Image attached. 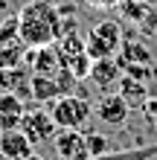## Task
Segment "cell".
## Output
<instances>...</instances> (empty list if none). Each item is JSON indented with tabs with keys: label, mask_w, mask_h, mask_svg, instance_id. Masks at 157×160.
Instances as JSON below:
<instances>
[{
	"label": "cell",
	"mask_w": 157,
	"mask_h": 160,
	"mask_svg": "<svg viewBox=\"0 0 157 160\" xmlns=\"http://www.w3.org/2000/svg\"><path fill=\"white\" fill-rule=\"evenodd\" d=\"M76 88V79L70 76V70L64 67L58 76H32L29 79V90H32V99L41 102V105H50L58 96H67Z\"/></svg>",
	"instance_id": "cell-5"
},
{
	"label": "cell",
	"mask_w": 157,
	"mask_h": 160,
	"mask_svg": "<svg viewBox=\"0 0 157 160\" xmlns=\"http://www.w3.org/2000/svg\"><path fill=\"white\" fill-rule=\"evenodd\" d=\"M29 79H32V73L23 67H6V70H0V90L3 93H17V96H29L32 99V90H29Z\"/></svg>",
	"instance_id": "cell-13"
},
{
	"label": "cell",
	"mask_w": 157,
	"mask_h": 160,
	"mask_svg": "<svg viewBox=\"0 0 157 160\" xmlns=\"http://www.w3.org/2000/svg\"><path fill=\"white\" fill-rule=\"evenodd\" d=\"M17 35L21 41L35 50V47L58 44L64 35V15L52 0H29L17 12Z\"/></svg>",
	"instance_id": "cell-1"
},
{
	"label": "cell",
	"mask_w": 157,
	"mask_h": 160,
	"mask_svg": "<svg viewBox=\"0 0 157 160\" xmlns=\"http://www.w3.org/2000/svg\"><path fill=\"white\" fill-rule=\"evenodd\" d=\"M23 114L26 108L17 93H0V131H17Z\"/></svg>",
	"instance_id": "cell-12"
},
{
	"label": "cell",
	"mask_w": 157,
	"mask_h": 160,
	"mask_svg": "<svg viewBox=\"0 0 157 160\" xmlns=\"http://www.w3.org/2000/svg\"><path fill=\"white\" fill-rule=\"evenodd\" d=\"M140 29L145 35H157V9H149V12H145V18L140 21Z\"/></svg>",
	"instance_id": "cell-20"
},
{
	"label": "cell",
	"mask_w": 157,
	"mask_h": 160,
	"mask_svg": "<svg viewBox=\"0 0 157 160\" xmlns=\"http://www.w3.org/2000/svg\"><path fill=\"white\" fill-rule=\"evenodd\" d=\"M125 35H122V26H119V21H114V18H105V21L93 23L85 35V50L90 58H116L119 47H122Z\"/></svg>",
	"instance_id": "cell-2"
},
{
	"label": "cell",
	"mask_w": 157,
	"mask_h": 160,
	"mask_svg": "<svg viewBox=\"0 0 157 160\" xmlns=\"http://www.w3.org/2000/svg\"><path fill=\"white\" fill-rule=\"evenodd\" d=\"M143 114H145V119H149V122H154V128H157V96H149V99H145Z\"/></svg>",
	"instance_id": "cell-21"
},
{
	"label": "cell",
	"mask_w": 157,
	"mask_h": 160,
	"mask_svg": "<svg viewBox=\"0 0 157 160\" xmlns=\"http://www.w3.org/2000/svg\"><path fill=\"white\" fill-rule=\"evenodd\" d=\"M26 52H29V47L17 35V15H9L0 23V70L21 67L26 61Z\"/></svg>",
	"instance_id": "cell-4"
},
{
	"label": "cell",
	"mask_w": 157,
	"mask_h": 160,
	"mask_svg": "<svg viewBox=\"0 0 157 160\" xmlns=\"http://www.w3.org/2000/svg\"><path fill=\"white\" fill-rule=\"evenodd\" d=\"M26 61H29V73H32V76H58V73L64 70V61H61L55 44L29 50V52H26Z\"/></svg>",
	"instance_id": "cell-7"
},
{
	"label": "cell",
	"mask_w": 157,
	"mask_h": 160,
	"mask_svg": "<svg viewBox=\"0 0 157 160\" xmlns=\"http://www.w3.org/2000/svg\"><path fill=\"white\" fill-rule=\"evenodd\" d=\"M21 131L26 137H29L32 146L38 143H47V140H55V134H58V125L52 122L50 111H41V108H29L21 119Z\"/></svg>",
	"instance_id": "cell-6"
},
{
	"label": "cell",
	"mask_w": 157,
	"mask_h": 160,
	"mask_svg": "<svg viewBox=\"0 0 157 160\" xmlns=\"http://www.w3.org/2000/svg\"><path fill=\"white\" fill-rule=\"evenodd\" d=\"M90 82L96 84L99 90H114L119 79H122V67H119L116 58H96L93 64H90Z\"/></svg>",
	"instance_id": "cell-10"
},
{
	"label": "cell",
	"mask_w": 157,
	"mask_h": 160,
	"mask_svg": "<svg viewBox=\"0 0 157 160\" xmlns=\"http://www.w3.org/2000/svg\"><path fill=\"white\" fill-rule=\"evenodd\" d=\"M116 61H119V67H128V64H154V52L143 41L128 38V41H122V47H119Z\"/></svg>",
	"instance_id": "cell-14"
},
{
	"label": "cell",
	"mask_w": 157,
	"mask_h": 160,
	"mask_svg": "<svg viewBox=\"0 0 157 160\" xmlns=\"http://www.w3.org/2000/svg\"><path fill=\"white\" fill-rule=\"evenodd\" d=\"M116 88H119L116 93H119V96H122L131 108H143V105H145V99L151 96V93H149V84L137 82V79H131V76H125V73H122V79H119Z\"/></svg>",
	"instance_id": "cell-15"
},
{
	"label": "cell",
	"mask_w": 157,
	"mask_h": 160,
	"mask_svg": "<svg viewBox=\"0 0 157 160\" xmlns=\"http://www.w3.org/2000/svg\"><path fill=\"white\" fill-rule=\"evenodd\" d=\"M125 76H131L137 82H143V84H151L154 79V64H128V67H122Z\"/></svg>",
	"instance_id": "cell-18"
},
{
	"label": "cell",
	"mask_w": 157,
	"mask_h": 160,
	"mask_svg": "<svg viewBox=\"0 0 157 160\" xmlns=\"http://www.w3.org/2000/svg\"><path fill=\"white\" fill-rule=\"evenodd\" d=\"M85 140H87V154H90V157H102V154H108V137H105V134L85 131Z\"/></svg>",
	"instance_id": "cell-17"
},
{
	"label": "cell",
	"mask_w": 157,
	"mask_h": 160,
	"mask_svg": "<svg viewBox=\"0 0 157 160\" xmlns=\"http://www.w3.org/2000/svg\"><path fill=\"white\" fill-rule=\"evenodd\" d=\"M85 6H90V9H114V6H119L122 0H81Z\"/></svg>",
	"instance_id": "cell-22"
},
{
	"label": "cell",
	"mask_w": 157,
	"mask_h": 160,
	"mask_svg": "<svg viewBox=\"0 0 157 160\" xmlns=\"http://www.w3.org/2000/svg\"><path fill=\"white\" fill-rule=\"evenodd\" d=\"M26 160H44V157H41V154H35V152H32L29 157H26Z\"/></svg>",
	"instance_id": "cell-23"
},
{
	"label": "cell",
	"mask_w": 157,
	"mask_h": 160,
	"mask_svg": "<svg viewBox=\"0 0 157 160\" xmlns=\"http://www.w3.org/2000/svg\"><path fill=\"white\" fill-rule=\"evenodd\" d=\"M32 152H35V146L29 143V137H26L21 128L17 131H0V157H6V160H26Z\"/></svg>",
	"instance_id": "cell-11"
},
{
	"label": "cell",
	"mask_w": 157,
	"mask_h": 160,
	"mask_svg": "<svg viewBox=\"0 0 157 160\" xmlns=\"http://www.w3.org/2000/svg\"><path fill=\"white\" fill-rule=\"evenodd\" d=\"M154 157H157V143L140 146V148H122V152H108L102 157H90V160H154Z\"/></svg>",
	"instance_id": "cell-16"
},
{
	"label": "cell",
	"mask_w": 157,
	"mask_h": 160,
	"mask_svg": "<svg viewBox=\"0 0 157 160\" xmlns=\"http://www.w3.org/2000/svg\"><path fill=\"white\" fill-rule=\"evenodd\" d=\"M90 114H93L90 102L85 96H76V93H67V96H58L55 102H50V117L58 128L79 131L90 119Z\"/></svg>",
	"instance_id": "cell-3"
},
{
	"label": "cell",
	"mask_w": 157,
	"mask_h": 160,
	"mask_svg": "<svg viewBox=\"0 0 157 160\" xmlns=\"http://www.w3.org/2000/svg\"><path fill=\"white\" fill-rule=\"evenodd\" d=\"M149 9H151V3H143V0H122V12L128 15V21H134V23H140Z\"/></svg>",
	"instance_id": "cell-19"
},
{
	"label": "cell",
	"mask_w": 157,
	"mask_h": 160,
	"mask_svg": "<svg viewBox=\"0 0 157 160\" xmlns=\"http://www.w3.org/2000/svg\"><path fill=\"white\" fill-rule=\"evenodd\" d=\"M131 111H134V108L128 105L119 93H105V96L96 102V117L102 119L105 125H122Z\"/></svg>",
	"instance_id": "cell-9"
},
{
	"label": "cell",
	"mask_w": 157,
	"mask_h": 160,
	"mask_svg": "<svg viewBox=\"0 0 157 160\" xmlns=\"http://www.w3.org/2000/svg\"><path fill=\"white\" fill-rule=\"evenodd\" d=\"M58 160H90L87 154V140L81 131H70V128H58V134L52 140Z\"/></svg>",
	"instance_id": "cell-8"
}]
</instances>
